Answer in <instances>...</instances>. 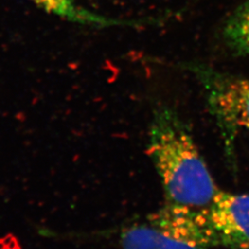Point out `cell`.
Masks as SVG:
<instances>
[{"label":"cell","instance_id":"cell-1","mask_svg":"<svg viewBox=\"0 0 249 249\" xmlns=\"http://www.w3.org/2000/svg\"><path fill=\"white\" fill-rule=\"evenodd\" d=\"M147 151L168 203L208 209L220 192L187 124L171 107L157 108Z\"/></svg>","mask_w":249,"mask_h":249},{"label":"cell","instance_id":"cell-2","mask_svg":"<svg viewBox=\"0 0 249 249\" xmlns=\"http://www.w3.org/2000/svg\"><path fill=\"white\" fill-rule=\"evenodd\" d=\"M204 89L211 114L222 131L227 145H231L238 129L249 130V79L219 71L202 63H187Z\"/></svg>","mask_w":249,"mask_h":249},{"label":"cell","instance_id":"cell-3","mask_svg":"<svg viewBox=\"0 0 249 249\" xmlns=\"http://www.w3.org/2000/svg\"><path fill=\"white\" fill-rule=\"evenodd\" d=\"M149 220L158 231V249H210L217 247L208 209L166 203Z\"/></svg>","mask_w":249,"mask_h":249},{"label":"cell","instance_id":"cell-4","mask_svg":"<svg viewBox=\"0 0 249 249\" xmlns=\"http://www.w3.org/2000/svg\"><path fill=\"white\" fill-rule=\"evenodd\" d=\"M216 246L249 249V194L221 191L208 208Z\"/></svg>","mask_w":249,"mask_h":249},{"label":"cell","instance_id":"cell-5","mask_svg":"<svg viewBox=\"0 0 249 249\" xmlns=\"http://www.w3.org/2000/svg\"><path fill=\"white\" fill-rule=\"evenodd\" d=\"M40 9L64 18L72 23L93 28L110 27H140L152 23H158L157 18L146 19H121L109 18L93 12L80 5L76 0H30Z\"/></svg>","mask_w":249,"mask_h":249},{"label":"cell","instance_id":"cell-6","mask_svg":"<svg viewBox=\"0 0 249 249\" xmlns=\"http://www.w3.org/2000/svg\"><path fill=\"white\" fill-rule=\"evenodd\" d=\"M223 39L233 53L249 54V0L237 7L223 27Z\"/></svg>","mask_w":249,"mask_h":249},{"label":"cell","instance_id":"cell-7","mask_svg":"<svg viewBox=\"0 0 249 249\" xmlns=\"http://www.w3.org/2000/svg\"><path fill=\"white\" fill-rule=\"evenodd\" d=\"M123 249H158V231L154 224L137 223L126 228L120 237Z\"/></svg>","mask_w":249,"mask_h":249}]
</instances>
